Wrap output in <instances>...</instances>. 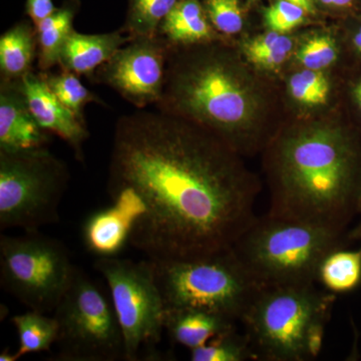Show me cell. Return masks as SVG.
<instances>
[{"instance_id": "cell-28", "label": "cell", "mask_w": 361, "mask_h": 361, "mask_svg": "<svg viewBox=\"0 0 361 361\" xmlns=\"http://www.w3.org/2000/svg\"><path fill=\"white\" fill-rule=\"evenodd\" d=\"M204 8L211 25L218 32L233 35L243 28V13L239 0H206Z\"/></svg>"}, {"instance_id": "cell-4", "label": "cell", "mask_w": 361, "mask_h": 361, "mask_svg": "<svg viewBox=\"0 0 361 361\" xmlns=\"http://www.w3.org/2000/svg\"><path fill=\"white\" fill-rule=\"evenodd\" d=\"M348 234L267 213L256 217L232 248L261 287L313 284L325 255L350 243Z\"/></svg>"}, {"instance_id": "cell-8", "label": "cell", "mask_w": 361, "mask_h": 361, "mask_svg": "<svg viewBox=\"0 0 361 361\" xmlns=\"http://www.w3.org/2000/svg\"><path fill=\"white\" fill-rule=\"evenodd\" d=\"M54 316L59 327L54 360H125L122 329L111 296L77 266Z\"/></svg>"}, {"instance_id": "cell-11", "label": "cell", "mask_w": 361, "mask_h": 361, "mask_svg": "<svg viewBox=\"0 0 361 361\" xmlns=\"http://www.w3.org/2000/svg\"><path fill=\"white\" fill-rule=\"evenodd\" d=\"M170 51L160 35L132 39L94 75L135 108L144 109L160 101Z\"/></svg>"}, {"instance_id": "cell-7", "label": "cell", "mask_w": 361, "mask_h": 361, "mask_svg": "<svg viewBox=\"0 0 361 361\" xmlns=\"http://www.w3.org/2000/svg\"><path fill=\"white\" fill-rule=\"evenodd\" d=\"M71 175L65 161L47 147L0 149V230L39 231L59 220V207Z\"/></svg>"}, {"instance_id": "cell-31", "label": "cell", "mask_w": 361, "mask_h": 361, "mask_svg": "<svg viewBox=\"0 0 361 361\" xmlns=\"http://www.w3.org/2000/svg\"><path fill=\"white\" fill-rule=\"evenodd\" d=\"M358 219L357 224L353 228V229L349 230L348 237L349 241L351 242H360L361 243V196L360 201V206H358Z\"/></svg>"}, {"instance_id": "cell-21", "label": "cell", "mask_w": 361, "mask_h": 361, "mask_svg": "<svg viewBox=\"0 0 361 361\" xmlns=\"http://www.w3.org/2000/svg\"><path fill=\"white\" fill-rule=\"evenodd\" d=\"M47 313L28 310L27 312L13 316L11 322L18 336V348L16 351V360L30 353L49 350L58 339L59 327L54 316Z\"/></svg>"}, {"instance_id": "cell-20", "label": "cell", "mask_w": 361, "mask_h": 361, "mask_svg": "<svg viewBox=\"0 0 361 361\" xmlns=\"http://www.w3.org/2000/svg\"><path fill=\"white\" fill-rule=\"evenodd\" d=\"M316 281L332 294H346L361 285V246L334 249L322 259L316 273Z\"/></svg>"}, {"instance_id": "cell-3", "label": "cell", "mask_w": 361, "mask_h": 361, "mask_svg": "<svg viewBox=\"0 0 361 361\" xmlns=\"http://www.w3.org/2000/svg\"><path fill=\"white\" fill-rule=\"evenodd\" d=\"M171 47L157 110L180 116L214 133L238 153L261 141L264 99L238 61L222 47Z\"/></svg>"}, {"instance_id": "cell-23", "label": "cell", "mask_w": 361, "mask_h": 361, "mask_svg": "<svg viewBox=\"0 0 361 361\" xmlns=\"http://www.w3.org/2000/svg\"><path fill=\"white\" fill-rule=\"evenodd\" d=\"M193 361H246L256 360L246 334L236 329L223 332L200 348L190 350Z\"/></svg>"}, {"instance_id": "cell-33", "label": "cell", "mask_w": 361, "mask_h": 361, "mask_svg": "<svg viewBox=\"0 0 361 361\" xmlns=\"http://www.w3.org/2000/svg\"><path fill=\"white\" fill-rule=\"evenodd\" d=\"M322 4L326 6H336V7H345L350 6L353 0H320Z\"/></svg>"}, {"instance_id": "cell-2", "label": "cell", "mask_w": 361, "mask_h": 361, "mask_svg": "<svg viewBox=\"0 0 361 361\" xmlns=\"http://www.w3.org/2000/svg\"><path fill=\"white\" fill-rule=\"evenodd\" d=\"M270 215L341 231L358 214L361 152L351 135L329 123L284 132L271 146Z\"/></svg>"}, {"instance_id": "cell-12", "label": "cell", "mask_w": 361, "mask_h": 361, "mask_svg": "<svg viewBox=\"0 0 361 361\" xmlns=\"http://www.w3.org/2000/svg\"><path fill=\"white\" fill-rule=\"evenodd\" d=\"M20 85L28 108L40 127L61 137L73 149L75 158L84 161V145L89 137L85 120L61 104L42 73L30 71L21 78Z\"/></svg>"}, {"instance_id": "cell-32", "label": "cell", "mask_w": 361, "mask_h": 361, "mask_svg": "<svg viewBox=\"0 0 361 361\" xmlns=\"http://www.w3.org/2000/svg\"><path fill=\"white\" fill-rule=\"evenodd\" d=\"M295 6L301 7L306 13H314L315 6L312 0H286Z\"/></svg>"}, {"instance_id": "cell-18", "label": "cell", "mask_w": 361, "mask_h": 361, "mask_svg": "<svg viewBox=\"0 0 361 361\" xmlns=\"http://www.w3.org/2000/svg\"><path fill=\"white\" fill-rule=\"evenodd\" d=\"M78 0H66L63 6L56 8L51 16L35 25L37 40V66L47 73L59 65L61 51L73 30V20L77 16Z\"/></svg>"}, {"instance_id": "cell-26", "label": "cell", "mask_w": 361, "mask_h": 361, "mask_svg": "<svg viewBox=\"0 0 361 361\" xmlns=\"http://www.w3.org/2000/svg\"><path fill=\"white\" fill-rule=\"evenodd\" d=\"M292 97L305 106L324 104L329 96V82L322 71L306 68L292 75L289 80Z\"/></svg>"}, {"instance_id": "cell-35", "label": "cell", "mask_w": 361, "mask_h": 361, "mask_svg": "<svg viewBox=\"0 0 361 361\" xmlns=\"http://www.w3.org/2000/svg\"><path fill=\"white\" fill-rule=\"evenodd\" d=\"M355 96L356 101H357L358 104H360V108L361 110V82L356 85L355 89Z\"/></svg>"}, {"instance_id": "cell-22", "label": "cell", "mask_w": 361, "mask_h": 361, "mask_svg": "<svg viewBox=\"0 0 361 361\" xmlns=\"http://www.w3.org/2000/svg\"><path fill=\"white\" fill-rule=\"evenodd\" d=\"M180 0H128L123 30L132 39L154 37Z\"/></svg>"}, {"instance_id": "cell-27", "label": "cell", "mask_w": 361, "mask_h": 361, "mask_svg": "<svg viewBox=\"0 0 361 361\" xmlns=\"http://www.w3.org/2000/svg\"><path fill=\"white\" fill-rule=\"evenodd\" d=\"M338 49L336 40L330 35H315L297 51L296 58L301 65L313 71L329 68L336 61Z\"/></svg>"}, {"instance_id": "cell-15", "label": "cell", "mask_w": 361, "mask_h": 361, "mask_svg": "<svg viewBox=\"0 0 361 361\" xmlns=\"http://www.w3.org/2000/svg\"><path fill=\"white\" fill-rule=\"evenodd\" d=\"M130 40L123 28L101 35H84L73 30L63 45L59 65L61 70L78 75H92Z\"/></svg>"}, {"instance_id": "cell-25", "label": "cell", "mask_w": 361, "mask_h": 361, "mask_svg": "<svg viewBox=\"0 0 361 361\" xmlns=\"http://www.w3.org/2000/svg\"><path fill=\"white\" fill-rule=\"evenodd\" d=\"M49 89L61 104L84 120L82 110L87 104L97 102V97L80 82L78 75L63 70L59 73H42Z\"/></svg>"}, {"instance_id": "cell-16", "label": "cell", "mask_w": 361, "mask_h": 361, "mask_svg": "<svg viewBox=\"0 0 361 361\" xmlns=\"http://www.w3.org/2000/svg\"><path fill=\"white\" fill-rule=\"evenodd\" d=\"M237 322L196 308H166L164 329L176 343L190 350L200 348L223 332L236 329Z\"/></svg>"}, {"instance_id": "cell-10", "label": "cell", "mask_w": 361, "mask_h": 361, "mask_svg": "<svg viewBox=\"0 0 361 361\" xmlns=\"http://www.w3.org/2000/svg\"><path fill=\"white\" fill-rule=\"evenodd\" d=\"M75 266L63 242L39 231L0 237V286L39 312H54Z\"/></svg>"}, {"instance_id": "cell-19", "label": "cell", "mask_w": 361, "mask_h": 361, "mask_svg": "<svg viewBox=\"0 0 361 361\" xmlns=\"http://www.w3.org/2000/svg\"><path fill=\"white\" fill-rule=\"evenodd\" d=\"M37 56V32L30 21H20L0 37L1 80H20L32 71Z\"/></svg>"}, {"instance_id": "cell-9", "label": "cell", "mask_w": 361, "mask_h": 361, "mask_svg": "<svg viewBox=\"0 0 361 361\" xmlns=\"http://www.w3.org/2000/svg\"><path fill=\"white\" fill-rule=\"evenodd\" d=\"M94 269L102 274L122 329L125 360H157L156 348L164 330L165 304L157 284L155 263L99 257Z\"/></svg>"}, {"instance_id": "cell-1", "label": "cell", "mask_w": 361, "mask_h": 361, "mask_svg": "<svg viewBox=\"0 0 361 361\" xmlns=\"http://www.w3.org/2000/svg\"><path fill=\"white\" fill-rule=\"evenodd\" d=\"M108 191L134 211L129 245L153 261L232 248L256 219L257 180L210 130L164 111L118 118Z\"/></svg>"}, {"instance_id": "cell-29", "label": "cell", "mask_w": 361, "mask_h": 361, "mask_svg": "<svg viewBox=\"0 0 361 361\" xmlns=\"http://www.w3.org/2000/svg\"><path fill=\"white\" fill-rule=\"evenodd\" d=\"M305 13L301 7L286 0H279L265 11L266 25L272 32L284 35L300 25Z\"/></svg>"}, {"instance_id": "cell-36", "label": "cell", "mask_w": 361, "mask_h": 361, "mask_svg": "<svg viewBox=\"0 0 361 361\" xmlns=\"http://www.w3.org/2000/svg\"><path fill=\"white\" fill-rule=\"evenodd\" d=\"M353 42H355L356 49H358V51L361 52V28L360 30V32L356 33L355 40H353Z\"/></svg>"}, {"instance_id": "cell-6", "label": "cell", "mask_w": 361, "mask_h": 361, "mask_svg": "<svg viewBox=\"0 0 361 361\" xmlns=\"http://www.w3.org/2000/svg\"><path fill=\"white\" fill-rule=\"evenodd\" d=\"M154 263L166 308H196L241 322L261 288L233 248Z\"/></svg>"}, {"instance_id": "cell-34", "label": "cell", "mask_w": 361, "mask_h": 361, "mask_svg": "<svg viewBox=\"0 0 361 361\" xmlns=\"http://www.w3.org/2000/svg\"><path fill=\"white\" fill-rule=\"evenodd\" d=\"M16 353H11L9 349H4L1 353H0V361H16Z\"/></svg>"}, {"instance_id": "cell-17", "label": "cell", "mask_w": 361, "mask_h": 361, "mask_svg": "<svg viewBox=\"0 0 361 361\" xmlns=\"http://www.w3.org/2000/svg\"><path fill=\"white\" fill-rule=\"evenodd\" d=\"M158 35L171 47L209 44L213 26L198 0H180L159 28Z\"/></svg>"}, {"instance_id": "cell-14", "label": "cell", "mask_w": 361, "mask_h": 361, "mask_svg": "<svg viewBox=\"0 0 361 361\" xmlns=\"http://www.w3.org/2000/svg\"><path fill=\"white\" fill-rule=\"evenodd\" d=\"M109 208L92 214L82 227L87 250L99 257H116L130 244L135 214L127 203L115 199Z\"/></svg>"}, {"instance_id": "cell-30", "label": "cell", "mask_w": 361, "mask_h": 361, "mask_svg": "<svg viewBox=\"0 0 361 361\" xmlns=\"http://www.w3.org/2000/svg\"><path fill=\"white\" fill-rule=\"evenodd\" d=\"M56 7L52 0H27L26 1V13L30 16L33 25L51 16Z\"/></svg>"}, {"instance_id": "cell-24", "label": "cell", "mask_w": 361, "mask_h": 361, "mask_svg": "<svg viewBox=\"0 0 361 361\" xmlns=\"http://www.w3.org/2000/svg\"><path fill=\"white\" fill-rule=\"evenodd\" d=\"M293 42L283 33L271 32L255 37L244 44V52L254 65L275 70L288 59Z\"/></svg>"}, {"instance_id": "cell-13", "label": "cell", "mask_w": 361, "mask_h": 361, "mask_svg": "<svg viewBox=\"0 0 361 361\" xmlns=\"http://www.w3.org/2000/svg\"><path fill=\"white\" fill-rule=\"evenodd\" d=\"M47 130L33 118L20 80L0 84V149L7 152L44 148L49 142Z\"/></svg>"}, {"instance_id": "cell-5", "label": "cell", "mask_w": 361, "mask_h": 361, "mask_svg": "<svg viewBox=\"0 0 361 361\" xmlns=\"http://www.w3.org/2000/svg\"><path fill=\"white\" fill-rule=\"evenodd\" d=\"M336 294L313 284L262 286L242 317L256 360L305 361L306 341L318 319L330 317Z\"/></svg>"}]
</instances>
